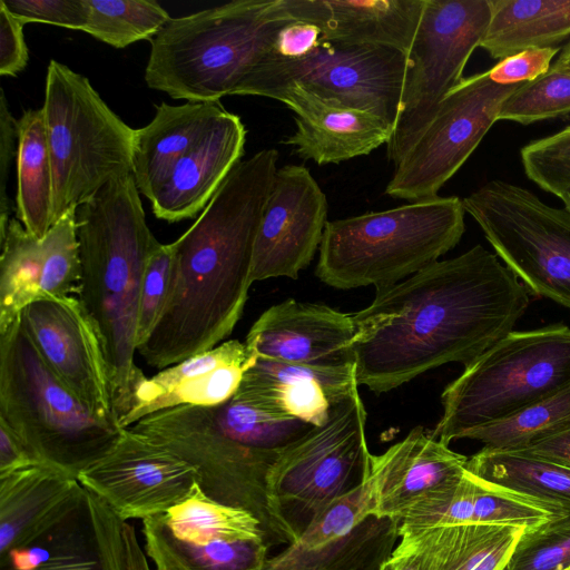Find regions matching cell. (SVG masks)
I'll return each mask as SVG.
<instances>
[{"label": "cell", "mask_w": 570, "mask_h": 570, "mask_svg": "<svg viewBox=\"0 0 570 570\" xmlns=\"http://www.w3.org/2000/svg\"><path fill=\"white\" fill-rule=\"evenodd\" d=\"M497 256L528 293L570 311V212L530 190L491 180L462 199Z\"/></svg>", "instance_id": "cell-10"}, {"label": "cell", "mask_w": 570, "mask_h": 570, "mask_svg": "<svg viewBox=\"0 0 570 570\" xmlns=\"http://www.w3.org/2000/svg\"><path fill=\"white\" fill-rule=\"evenodd\" d=\"M559 198L563 202L564 208L570 212V188L564 190Z\"/></svg>", "instance_id": "cell-54"}, {"label": "cell", "mask_w": 570, "mask_h": 570, "mask_svg": "<svg viewBox=\"0 0 570 570\" xmlns=\"http://www.w3.org/2000/svg\"><path fill=\"white\" fill-rule=\"evenodd\" d=\"M353 315L293 298L266 309L245 344L256 357L316 367L353 365Z\"/></svg>", "instance_id": "cell-19"}, {"label": "cell", "mask_w": 570, "mask_h": 570, "mask_svg": "<svg viewBox=\"0 0 570 570\" xmlns=\"http://www.w3.org/2000/svg\"><path fill=\"white\" fill-rule=\"evenodd\" d=\"M468 458L417 426L384 453L371 458L374 515L400 523L420 502L456 487ZM400 525V524H399Z\"/></svg>", "instance_id": "cell-20"}, {"label": "cell", "mask_w": 570, "mask_h": 570, "mask_svg": "<svg viewBox=\"0 0 570 570\" xmlns=\"http://www.w3.org/2000/svg\"><path fill=\"white\" fill-rule=\"evenodd\" d=\"M406 63L407 55L395 48L320 40L301 58L273 52L237 95L267 98L275 89L299 85L326 101L373 112L395 127Z\"/></svg>", "instance_id": "cell-12"}, {"label": "cell", "mask_w": 570, "mask_h": 570, "mask_svg": "<svg viewBox=\"0 0 570 570\" xmlns=\"http://www.w3.org/2000/svg\"><path fill=\"white\" fill-rule=\"evenodd\" d=\"M528 305L523 284L481 245L438 261L353 314L357 384L384 393L446 363L465 367L512 332Z\"/></svg>", "instance_id": "cell-1"}, {"label": "cell", "mask_w": 570, "mask_h": 570, "mask_svg": "<svg viewBox=\"0 0 570 570\" xmlns=\"http://www.w3.org/2000/svg\"><path fill=\"white\" fill-rule=\"evenodd\" d=\"M175 244H158L150 253L141 279L137 350L158 323L167 303L175 266Z\"/></svg>", "instance_id": "cell-44"}, {"label": "cell", "mask_w": 570, "mask_h": 570, "mask_svg": "<svg viewBox=\"0 0 570 570\" xmlns=\"http://www.w3.org/2000/svg\"><path fill=\"white\" fill-rule=\"evenodd\" d=\"M568 570H570V568Z\"/></svg>", "instance_id": "cell-55"}, {"label": "cell", "mask_w": 570, "mask_h": 570, "mask_svg": "<svg viewBox=\"0 0 570 570\" xmlns=\"http://www.w3.org/2000/svg\"><path fill=\"white\" fill-rule=\"evenodd\" d=\"M41 463L33 451L0 421V476Z\"/></svg>", "instance_id": "cell-50"}, {"label": "cell", "mask_w": 570, "mask_h": 570, "mask_svg": "<svg viewBox=\"0 0 570 570\" xmlns=\"http://www.w3.org/2000/svg\"><path fill=\"white\" fill-rule=\"evenodd\" d=\"M19 321L32 344L68 389L97 416L117 419L101 340L77 296L36 301Z\"/></svg>", "instance_id": "cell-16"}, {"label": "cell", "mask_w": 570, "mask_h": 570, "mask_svg": "<svg viewBox=\"0 0 570 570\" xmlns=\"http://www.w3.org/2000/svg\"><path fill=\"white\" fill-rule=\"evenodd\" d=\"M242 119L229 111L171 169L150 200L154 215L176 223L204 210L240 163L246 141Z\"/></svg>", "instance_id": "cell-25"}, {"label": "cell", "mask_w": 570, "mask_h": 570, "mask_svg": "<svg viewBox=\"0 0 570 570\" xmlns=\"http://www.w3.org/2000/svg\"><path fill=\"white\" fill-rule=\"evenodd\" d=\"M514 452H521L570 468V425L527 449Z\"/></svg>", "instance_id": "cell-52"}, {"label": "cell", "mask_w": 570, "mask_h": 570, "mask_svg": "<svg viewBox=\"0 0 570 570\" xmlns=\"http://www.w3.org/2000/svg\"><path fill=\"white\" fill-rule=\"evenodd\" d=\"M17 120L13 118L3 89L0 98V237L3 236L10 220L9 198L6 194L9 167L14 153Z\"/></svg>", "instance_id": "cell-48"}, {"label": "cell", "mask_w": 570, "mask_h": 570, "mask_svg": "<svg viewBox=\"0 0 570 570\" xmlns=\"http://www.w3.org/2000/svg\"><path fill=\"white\" fill-rule=\"evenodd\" d=\"M570 112V70L551 67L537 79L522 83L502 104L498 120L522 125Z\"/></svg>", "instance_id": "cell-41"}, {"label": "cell", "mask_w": 570, "mask_h": 570, "mask_svg": "<svg viewBox=\"0 0 570 570\" xmlns=\"http://www.w3.org/2000/svg\"><path fill=\"white\" fill-rule=\"evenodd\" d=\"M75 213L68 209L42 238L10 218L0 237V333L36 301L77 295L81 264Z\"/></svg>", "instance_id": "cell-17"}, {"label": "cell", "mask_w": 570, "mask_h": 570, "mask_svg": "<svg viewBox=\"0 0 570 570\" xmlns=\"http://www.w3.org/2000/svg\"><path fill=\"white\" fill-rule=\"evenodd\" d=\"M491 18L480 43L493 59L570 37V0H490Z\"/></svg>", "instance_id": "cell-30"}, {"label": "cell", "mask_w": 570, "mask_h": 570, "mask_svg": "<svg viewBox=\"0 0 570 570\" xmlns=\"http://www.w3.org/2000/svg\"><path fill=\"white\" fill-rule=\"evenodd\" d=\"M142 521L144 550L155 570H263L264 539L190 542L175 537L159 514Z\"/></svg>", "instance_id": "cell-31"}, {"label": "cell", "mask_w": 570, "mask_h": 570, "mask_svg": "<svg viewBox=\"0 0 570 570\" xmlns=\"http://www.w3.org/2000/svg\"><path fill=\"white\" fill-rule=\"evenodd\" d=\"M18 19L86 31L87 0H1Z\"/></svg>", "instance_id": "cell-45"}, {"label": "cell", "mask_w": 570, "mask_h": 570, "mask_svg": "<svg viewBox=\"0 0 570 570\" xmlns=\"http://www.w3.org/2000/svg\"><path fill=\"white\" fill-rule=\"evenodd\" d=\"M490 0H426L407 52L401 106L387 158L399 165L433 120L484 37Z\"/></svg>", "instance_id": "cell-11"}, {"label": "cell", "mask_w": 570, "mask_h": 570, "mask_svg": "<svg viewBox=\"0 0 570 570\" xmlns=\"http://www.w3.org/2000/svg\"><path fill=\"white\" fill-rule=\"evenodd\" d=\"M399 523L371 515L351 533L302 559L294 570H379L399 541Z\"/></svg>", "instance_id": "cell-38"}, {"label": "cell", "mask_w": 570, "mask_h": 570, "mask_svg": "<svg viewBox=\"0 0 570 570\" xmlns=\"http://www.w3.org/2000/svg\"><path fill=\"white\" fill-rule=\"evenodd\" d=\"M522 83L503 86L488 70L454 87L389 181L385 194L411 203L438 197L498 120L502 104Z\"/></svg>", "instance_id": "cell-14"}, {"label": "cell", "mask_w": 570, "mask_h": 570, "mask_svg": "<svg viewBox=\"0 0 570 570\" xmlns=\"http://www.w3.org/2000/svg\"><path fill=\"white\" fill-rule=\"evenodd\" d=\"M53 178L55 223L107 183L132 174L135 129L82 75L51 59L41 107Z\"/></svg>", "instance_id": "cell-8"}, {"label": "cell", "mask_w": 570, "mask_h": 570, "mask_svg": "<svg viewBox=\"0 0 570 570\" xmlns=\"http://www.w3.org/2000/svg\"><path fill=\"white\" fill-rule=\"evenodd\" d=\"M559 47L530 48L501 59L488 70L498 85L511 86L532 81L548 72Z\"/></svg>", "instance_id": "cell-46"}, {"label": "cell", "mask_w": 570, "mask_h": 570, "mask_svg": "<svg viewBox=\"0 0 570 570\" xmlns=\"http://www.w3.org/2000/svg\"><path fill=\"white\" fill-rule=\"evenodd\" d=\"M464 208L456 196L327 220L316 276L350 289L392 286L435 263L460 242Z\"/></svg>", "instance_id": "cell-5"}, {"label": "cell", "mask_w": 570, "mask_h": 570, "mask_svg": "<svg viewBox=\"0 0 570 570\" xmlns=\"http://www.w3.org/2000/svg\"><path fill=\"white\" fill-rule=\"evenodd\" d=\"M267 98L285 104L296 115V130L283 144L299 158L317 165L337 164L368 155L387 144L394 127L373 112L326 101L299 85L275 89Z\"/></svg>", "instance_id": "cell-23"}, {"label": "cell", "mask_w": 570, "mask_h": 570, "mask_svg": "<svg viewBox=\"0 0 570 570\" xmlns=\"http://www.w3.org/2000/svg\"><path fill=\"white\" fill-rule=\"evenodd\" d=\"M139 194L128 174L107 183L75 213L81 264L77 297L99 333L118 421L130 411L146 376L135 363L140 286L148 257L159 244Z\"/></svg>", "instance_id": "cell-3"}, {"label": "cell", "mask_w": 570, "mask_h": 570, "mask_svg": "<svg viewBox=\"0 0 570 570\" xmlns=\"http://www.w3.org/2000/svg\"><path fill=\"white\" fill-rule=\"evenodd\" d=\"M570 511L541 525L524 529L503 570H568Z\"/></svg>", "instance_id": "cell-42"}, {"label": "cell", "mask_w": 570, "mask_h": 570, "mask_svg": "<svg viewBox=\"0 0 570 570\" xmlns=\"http://www.w3.org/2000/svg\"><path fill=\"white\" fill-rule=\"evenodd\" d=\"M16 218L35 237L42 238L55 224L53 178L43 115L24 110L17 119Z\"/></svg>", "instance_id": "cell-32"}, {"label": "cell", "mask_w": 570, "mask_h": 570, "mask_svg": "<svg viewBox=\"0 0 570 570\" xmlns=\"http://www.w3.org/2000/svg\"><path fill=\"white\" fill-rule=\"evenodd\" d=\"M121 533L122 542L115 546L110 553L112 570H151L134 527L125 523Z\"/></svg>", "instance_id": "cell-51"}, {"label": "cell", "mask_w": 570, "mask_h": 570, "mask_svg": "<svg viewBox=\"0 0 570 570\" xmlns=\"http://www.w3.org/2000/svg\"><path fill=\"white\" fill-rule=\"evenodd\" d=\"M0 421L42 463L75 478L121 432L116 419L95 415L51 371L19 318L0 333Z\"/></svg>", "instance_id": "cell-6"}, {"label": "cell", "mask_w": 570, "mask_h": 570, "mask_svg": "<svg viewBox=\"0 0 570 570\" xmlns=\"http://www.w3.org/2000/svg\"><path fill=\"white\" fill-rule=\"evenodd\" d=\"M466 471L517 492L570 507V468L521 452L482 448L468 458Z\"/></svg>", "instance_id": "cell-34"}, {"label": "cell", "mask_w": 570, "mask_h": 570, "mask_svg": "<svg viewBox=\"0 0 570 570\" xmlns=\"http://www.w3.org/2000/svg\"><path fill=\"white\" fill-rule=\"evenodd\" d=\"M523 531L485 523L399 527L397 544L414 552L423 570H503Z\"/></svg>", "instance_id": "cell-28"}, {"label": "cell", "mask_w": 570, "mask_h": 570, "mask_svg": "<svg viewBox=\"0 0 570 570\" xmlns=\"http://www.w3.org/2000/svg\"><path fill=\"white\" fill-rule=\"evenodd\" d=\"M204 411L212 424L229 440L275 458L314 426L298 419L269 412L236 396L219 405L204 407Z\"/></svg>", "instance_id": "cell-36"}, {"label": "cell", "mask_w": 570, "mask_h": 570, "mask_svg": "<svg viewBox=\"0 0 570 570\" xmlns=\"http://www.w3.org/2000/svg\"><path fill=\"white\" fill-rule=\"evenodd\" d=\"M77 479L124 521L165 513L200 483L194 465L130 429Z\"/></svg>", "instance_id": "cell-15"}, {"label": "cell", "mask_w": 570, "mask_h": 570, "mask_svg": "<svg viewBox=\"0 0 570 570\" xmlns=\"http://www.w3.org/2000/svg\"><path fill=\"white\" fill-rule=\"evenodd\" d=\"M271 1L234 0L170 18L151 39L147 86L191 102L237 95L292 22L267 16Z\"/></svg>", "instance_id": "cell-4"}, {"label": "cell", "mask_w": 570, "mask_h": 570, "mask_svg": "<svg viewBox=\"0 0 570 570\" xmlns=\"http://www.w3.org/2000/svg\"><path fill=\"white\" fill-rule=\"evenodd\" d=\"M87 33L114 48L153 39L170 19L154 0H87Z\"/></svg>", "instance_id": "cell-39"}, {"label": "cell", "mask_w": 570, "mask_h": 570, "mask_svg": "<svg viewBox=\"0 0 570 570\" xmlns=\"http://www.w3.org/2000/svg\"><path fill=\"white\" fill-rule=\"evenodd\" d=\"M570 389V328L512 331L446 385L430 435L451 441Z\"/></svg>", "instance_id": "cell-7"}, {"label": "cell", "mask_w": 570, "mask_h": 570, "mask_svg": "<svg viewBox=\"0 0 570 570\" xmlns=\"http://www.w3.org/2000/svg\"><path fill=\"white\" fill-rule=\"evenodd\" d=\"M358 386L355 364L316 367L256 357L234 396L282 416L323 425L331 407Z\"/></svg>", "instance_id": "cell-24"}, {"label": "cell", "mask_w": 570, "mask_h": 570, "mask_svg": "<svg viewBox=\"0 0 570 570\" xmlns=\"http://www.w3.org/2000/svg\"><path fill=\"white\" fill-rule=\"evenodd\" d=\"M131 431L169 449L194 465L210 498L252 512L269 547L294 543L298 528L275 504L268 474L277 458L248 450L223 435L204 407L180 405L136 422Z\"/></svg>", "instance_id": "cell-9"}, {"label": "cell", "mask_w": 570, "mask_h": 570, "mask_svg": "<svg viewBox=\"0 0 570 570\" xmlns=\"http://www.w3.org/2000/svg\"><path fill=\"white\" fill-rule=\"evenodd\" d=\"M255 361L245 343L229 340L145 376L136 387L130 411L118 421L119 428L128 429L147 415L175 406L225 403L236 394Z\"/></svg>", "instance_id": "cell-21"}, {"label": "cell", "mask_w": 570, "mask_h": 570, "mask_svg": "<svg viewBox=\"0 0 570 570\" xmlns=\"http://www.w3.org/2000/svg\"><path fill=\"white\" fill-rule=\"evenodd\" d=\"M471 476L472 523L531 529L570 511L566 504L495 485L473 474Z\"/></svg>", "instance_id": "cell-40"}, {"label": "cell", "mask_w": 570, "mask_h": 570, "mask_svg": "<svg viewBox=\"0 0 570 570\" xmlns=\"http://www.w3.org/2000/svg\"><path fill=\"white\" fill-rule=\"evenodd\" d=\"M85 492L77 478L43 463L0 476V558L38 537Z\"/></svg>", "instance_id": "cell-26"}, {"label": "cell", "mask_w": 570, "mask_h": 570, "mask_svg": "<svg viewBox=\"0 0 570 570\" xmlns=\"http://www.w3.org/2000/svg\"><path fill=\"white\" fill-rule=\"evenodd\" d=\"M159 517L175 537L190 542L265 540L262 524L252 512L210 498L199 483Z\"/></svg>", "instance_id": "cell-35"}, {"label": "cell", "mask_w": 570, "mask_h": 570, "mask_svg": "<svg viewBox=\"0 0 570 570\" xmlns=\"http://www.w3.org/2000/svg\"><path fill=\"white\" fill-rule=\"evenodd\" d=\"M365 423L356 387L331 407L323 425L313 426L279 454L268 474V491L296 527L295 512L308 521L368 474L372 454Z\"/></svg>", "instance_id": "cell-13"}, {"label": "cell", "mask_w": 570, "mask_h": 570, "mask_svg": "<svg viewBox=\"0 0 570 570\" xmlns=\"http://www.w3.org/2000/svg\"><path fill=\"white\" fill-rule=\"evenodd\" d=\"M373 483L368 474L355 487L315 512L296 541L268 558L263 570H294L305 557L318 552L351 533L374 515Z\"/></svg>", "instance_id": "cell-33"}, {"label": "cell", "mask_w": 570, "mask_h": 570, "mask_svg": "<svg viewBox=\"0 0 570 570\" xmlns=\"http://www.w3.org/2000/svg\"><path fill=\"white\" fill-rule=\"evenodd\" d=\"M521 163L528 178L559 197L570 188V125L521 148Z\"/></svg>", "instance_id": "cell-43"}, {"label": "cell", "mask_w": 570, "mask_h": 570, "mask_svg": "<svg viewBox=\"0 0 570 570\" xmlns=\"http://www.w3.org/2000/svg\"><path fill=\"white\" fill-rule=\"evenodd\" d=\"M321 40L320 29L311 23L292 21L278 33L275 51L285 58H301Z\"/></svg>", "instance_id": "cell-49"}, {"label": "cell", "mask_w": 570, "mask_h": 570, "mask_svg": "<svg viewBox=\"0 0 570 570\" xmlns=\"http://www.w3.org/2000/svg\"><path fill=\"white\" fill-rule=\"evenodd\" d=\"M379 570H423L420 558L412 551L396 544L392 554Z\"/></svg>", "instance_id": "cell-53"}, {"label": "cell", "mask_w": 570, "mask_h": 570, "mask_svg": "<svg viewBox=\"0 0 570 570\" xmlns=\"http://www.w3.org/2000/svg\"><path fill=\"white\" fill-rule=\"evenodd\" d=\"M426 0H272L271 18L306 22L321 41L382 46L407 55Z\"/></svg>", "instance_id": "cell-22"}, {"label": "cell", "mask_w": 570, "mask_h": 570, "mask_svg": "<svg viewBox=\"0 0 570 570\" xmlns=\"http://www.w3.org/2000/svg\"><path fill=\"white\" fill-rule=\"evenodd\" d=\"M570 425V389L464 435L495 451L529 448Z\"/></svg>", "instance_id": "cell-37"}, {"label": "cell", "mask_w": 570, "mask_h": 570, "mask_svg": "<svg viewBox=\"0 0 570 570\" xmlns=\"http://www.w3.org/2000/svg\"><path fill=\"white\" fill-rule=\"evenodd\" d=\"M327 199L303 165L277 169L256 235L252 281L296 279L320 248Z\"/></svg>", "instance_id": "cell-18"}, {"label": "cell", "mask_w": 570, "mask_h": 570, "mask_svg": "<svg viewBox=\"0 0 570 570\" xmlns=\"http://www.w3.org/2000/svg\"><path fill=\"white\" fill-rule=\"evenodd\" d=\"M26 23L13 16L0 0V75L14 77L29 60L23 36Z\"/></svg>", "instance_id": "cell-47"}, {"label": "cell", "mask_w": 570, "mask_h": 570, "mask_svg": "<svg viewBox=\"0 0 570 570\" xmlns=\"http://www.w3.org/2000/svg\"><path fill=\"white\" fill-rule=\"evenodd\" d=\"M0 570H112L88 490L38 537L1 557Z\"/></svg>", "instance_id": "cell-29"}, {"label": "cell", "mask_w": 570, "mask_h": 570, "mask_svg": "<svg viewBox=\"0 0 570 570\" xmlns=\"http://www.w3.org/2000/svg\"><path fill=\"white\" fill-rule=\"evenodd\" d=\"M278 151L259 150L226 177L175 244L164 312L137 350L164 370L220 344L240 320L253 283L259 223L277 171Z\"/></svg>", "instance_id": "cell-2"}, {"label": "cell", "mask_w": 570, "mask_h": 570, "mask_svg": "<svg viewBox=\"0 0 570 570\" xmlns=\"http://www.w3.org/2000/svg\"><path fill=\"white\" fill-rule=\"evenodd\" d=\"M226 111L219 101L156 106L153 120L135 129L131 173L139 193L150 202L174 166Z\"/></svg>", "instance_id": "cell-27"}]
</instances>
